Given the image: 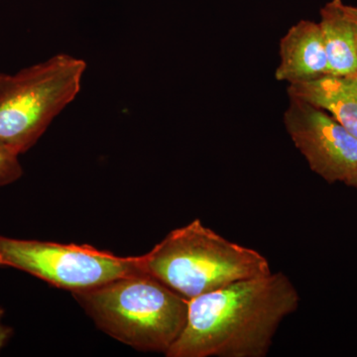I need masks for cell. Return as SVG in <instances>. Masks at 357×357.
I'll use <instances>...</instances> for the list:
<instances>
[{
    "instance_id": "obj_7",
    "label": "cell",
    "mask_w": 357,
    "mask_h": 357,
    "mask_svg": "<svg viewBox=\"0 0 357 357\" xmlns=\"http://www.w3.org/2000/svg\"><path fill=\"white\" fill-rule=\"evenodd\" d=\"M280 63L275 79L289 84L307 83L328 75L323 34L319 23L300 20L282 37Z\"/></svg>"
},
{
    "instance_id": "obj_4",
    "label": "cell",
    "mask_w": 357,
    "mask_h": 357,
    "mask_svg": "<svg viewBox=\"0 0 357 357\" xmlns=\"http://www.w3.org/2000/svg\"><path fill=\"white\" fill-rule=\"evenodd\" d=\"M83 59L58 54L16 73H0V145L24 154L79 95Z\"/></svg>"
},
{
    "instance_id": "obj_2",
    "label": "cell",
    "mask_w": 357,
    "mask_h": 357,
    "mask_svg": "<svg viewBox=\"0 0 357 357\" xmlns=\"http://www.w3.org/2000/svg\"><path fill=\"white\" fill-rule=\"evenodd\" d=\"M138 266L189 301L271 273L261 253L225 238L199 218L172 230L149 252L138 256Z\"/></svg>"
},
{
    "instance_id": "obj_13",
    "label": "cell",
    "mask_w": 357,
    "mask_h": 357,
    "mask_svg": "<svg viewBox=\"0 0 357 357\" xmlns=\"http://www.w3.org/2000/svg\"><path fill=\"white\" fill-rule=\"evenodd\" d=\"M344 184L349 185V187L356 188V189H357V167L356 170H354L351 175L347 178V180L345 181Z\"/></svg>"
},
{
    "instance_id": "obj_9",
    "label": "cell",
    "mask_w": 357,
    "mask_h": 357,
    "mask_svg": "<svg viewBox=\"0 0 357 357\" xmlns=\"http://www.w3.org/2000/svg\"><path fill=\"white\" fill-rule=\"evenodd\" d=\"M328 75L345 76L357 73V51L354 27L342 0H331L319 11Z\"/></svg>"
},
{
    "instance_id": "obj_10",
    "label": "cell",
    "mask_w": 357,
    "mask_h": 357,
    "mask_svg": "<svg viewBox=\"0 0 357 357\" xmlns=\"http://www.w3.org/2000/svg\"><path fill=\"white\" fill-rule=\"evenodd\" d=\"M20 156L15 150L0 145V187L13 184L22 177Z\"/></svg>"
},
{
    "instance_id": "obj_8",
    "label": "cell",
    "mask_w": 357,
    "mask_h": 357,
    "mask_svg": "<svg viewBox=\"0 0 357 357\" xmlns=\"http://www.w3.org/2000/svg\"><path fill=\"white\" fill-rule=\"evenodd\" d=\"M288 96L325 110L357 138V73L289 84Z\"/></svg>"
},
{
    "instance_id": "obj_6",
    "label": "cell",
    "mask_w": 357,
    "mask_h": 357,
    "mask_svg": "<svg viewBox=\"0 0 357 357\" xmlns=\"http://www.w3.org/2000/svg\"><path fill=\"white\" fill-rule=\"evenodd\" d=\"M289 98L284 124L310 169L330 184L344 183L357 167V138L325 110Z\"/></svg>"
},
{
    "instance_id": "obj_1",
    "label": "cell",
    "mask_w": 357,
    "mask_h": 357,
    "mask_svg": "<svg viewBox=\"0 0 357 357\" xmlns=\"http://www.w3.org/2000/svg\"><path fill=\"white\" fill-rule=\"evenodd\" d=\"M300 296L282 272L237 281L189 301L184 330L167 357H264Z\"/></svg>"
},
{
    "instance_id": "obj_5",
    "label": "cell",
    "mask_w": 357,
    "mask_h": 357,
    "mask_svg": "<svg viewBox=\"0 0 357 357\" xmlns=\"http://www.w3.org/2000/svg\"><path fill=\"white\" fill-rule=\"evenodd\" d=\"M0 267L13 268L72 293L141 272L138 256L121 257L88 244L0 236Z\"/></svg>"
},
{
    "instance_id": "obj_3",
    "label": "cell",
    "mask_w": 357,
    "mask_h": 357,
    "mask_svg": "<svg viewBox=\"0 0 357 357\" xmlns=\"http://www.w3.org/2000/svg\"><path fill=\"white\" fill-rule=\"evenodd\" d=\"M73 296L102 332L140 351L166 354L187 321L189 300L143 272Z\"/></svg>"
},
{
    "instance_id": "obj_12",
    "label": "cell",
    "mask_w": 357,
    "mask_h": 357,
    "mask_svg": "<svg viewBox=\"0 0 357 357\" xmlns=\"http://www.w3.org/2000/svg\"><path fill=\"white\" fill-rule=\"evenodd\" d=\"M345 11H347L349 20L351 21L352 27H354L357 51V6H347V4H345Z\"/></svg>"
},
{
    "instance_id": "obj_11",
    "label": "cell",
    "mask_w": 357,
    "mask_h": 357,
    "mask_svg": "<svg viewBox=\"0 0 357 357\" xmlns=\"http://www.w3.org/2000/svg\"><path fill=\"white\" fill-rule=\"evenodd\" d=\"M6 314L3 307H0V351L6 347V345L8 344L10 338L13 335V328L11 326H6L3 324V317Z\"/></svg>"
}]
</instances>
